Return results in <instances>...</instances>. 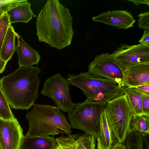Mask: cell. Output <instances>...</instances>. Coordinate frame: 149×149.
<instances>
[{
    "mask_svg": "<svg viewBox=\"0 0 149 149\" xmlns=\"http://www.w3.org/2000/svg\"><path fill=\"white\" fill-rule=\"evenodd\" d=\"M11 24L7 11L0 14V51L8 27Z\"/></svg>",
    "mask_w": 149,
    "mask_h": 149,
    "instance_id": "23",
    "label": "cell"
},
{
    "mask_svg": "<svg viewBox=\"0 0 149 149\" xmlns=\"http://www.w3.org/2000/svg\"><path fill=\"white\" fill-rule=\"evenodd\" d=\"M142 106L143 113L149 114V95L143 94Z\"/></svg>",
    "mask_w": 149,
    "mask_h": 149,
    "instance_id": "25",
    "label": "cell"
},
{
    "mask_svg": "<svg viewBox=\"0 0 149 149\" xmlns=\"http://www.w3.org/2000/svg\"><path fill=\"white\" fill-rule=\"evenodd\" d=\"M26 118L29 124L26 137L71 134V127L65 115L57 107L34 104Z\"/></svg>",
    "mask_w": 149,
    "mask_h": 149,
    "instance_id": "3",
    "label": "cell"
},
{
    "mask_svg": "<svg viewBox=\"0 0 149 149\" xmlns=\"http://www.w3.org/2000/svg\"><path fill=\"white\" fill-rule=\"evenodd\" d=\"M134 115L143 113L142 101L143 94L136 87H129L124 93Z\"/></svg>",
    "mask_w": 149,
    "mask_h": 149,
    "instance_id": "19",
    "label": "cell"
},
{
    "mask_svg": "<svg viewBox=\"0 0 149 149\" xmlns=\"http://www.w3.org/2000/svg\"><path fill=\"white\" fill-rule=\"evenodd\" d=\"M0 149H2V148H1V147L0 144Z\"/></svg>",
    "mask_w": 149,
    "mask_h": 149,
    "instance_id": "33",
    "label": "cell"
},
{
    "mask_svg": "<svg viewBox=\"0 0 149 149\" xmlns=\"http://www.w3.org/2000/svg\"><path fill=\"white\" fill-rule=\"evenodd\" d=\"M70 83L60 73L47 78L44 83L42 95L51 98L61 111L69 113L75 107L70 92Z\"/></svg>",
    "mask_w": 149,
    "mask_h": 149,
    "instance_id": "7",
    "label": "cell"
},
{
    "mask_svg": "<svg viewBox=\"0 0 149 149\" xmlns=\"http://www.w3.org/2000/svg\"><path fill=\"white\" fill-rule=\"evenodd\" d=\"M7 63L2 59L0 55V74L2 73L5 70Z\"/></svg>",
    "mask_w": 149,
    "mask_h": 149,
    "instance_id": "30",
    "label": "cell"
},
{
    "mask_svg": "<svg viewBox=\"0 0 149 149\" xmlns=\"http://www.w3.org/2000/svg\"><path fill=\"white\" fill-rule=\"evenodd\" d=\"M125 72V82L129 87L149 84V63L131 66L126 69Z\"/></svg>",
    "mask_w": 149,
    "mask_h": 149,
    "instance_id": "13",
    "label": "cell"
},
{
    "mask_svg": "<svg viewBox=\"0 0 149 149\" xmlns=\"http://www.w3.org/2000/svg\"><path fill=\"white\" fill-rule=\"evenodd\" d=\"M41 72L36 66H19L0 79V86L13 109L27 110L33 105L39 97Z\"/></svg>",
    "mask_w": 149,
    "mask_h": 149,
    "instance_id": "2",
    "label": "cell"
},
{
    "mask_svg": "<svg viewBox=\"0 0 149 149\" xmlns=\"http://www.w3.org/2000/svg\"><path fill=\"white\" fill-rule=\"evenodd\" d=\"M134 132L144 136L149 134V114L133 115L130 122L129 133Z\"/></svg>",
    "mask_w": 149,
    "mask_h": 149,
    "instance_id": "18",
    "label": "cell"
},
{
    "mask_svg": "<svg viewBox=\"0 0 149 149\" xmlns=\"http://www.w3.org/2000/svg\"><path fill=\"white\" fill-rule=\"evenodd\" d=\"M107 102L85 100L76 103L75 107L68 113L71 128L78 129L97 137L100 114Z\"/></svg>",
    "mask_w": 149,
    "mask_h": 149,
    "instance_id": "5",
    "label": "cell"
},
{
    "mask_svg": "<svg viewBox=\"0 0 149 149\" xmlns=\"http://www.w3.org/2000/svg\"><path fill=\"white\" fill-rule=\"evenodd\" d=\"M138 25L139 28L149 29V11L141 13L138 15Z\"/></svg>",
    "mask_w": 149,
    "mask_h": 149,
    "instance_id": "24",
    "label": "cell"
},
{
    "mask_svg": "<svg viewBox=\"0 0 149 149\" xmlns=\"http://www.w3.org/2000/svg\"><path fill=\"white\" fill-rule=\"evenodd\" d=\"M17 119H0V144L2 149H20L24 137Z\"/></svg>",
    "mask_w": 149,
    "mask_h": 149,
    "instance_id": "10",
    "label": "cell"
},
{
    "mask_svg": "<svg viewBox=\"0 0 149 149\" xmlns=\"http://www.w3.org/2000/svg\"><path fill=\"white\" fill-rule=\"evenodd\" d=\"M17 43L15 50L17 52L19 66L38 65L41 57L36 50L24 40L22 36L16 32Z\"/></svg>",
    "mask_w": 149,
    "mask_h": 149,
    "instance_id": "14",
    "label": "cell"
},
{
    "mask_svg": "<svg viewBox=\"0 0 149 149\" xmlns=\"http://www.w3.org/2000/svg\"><path fill=\"white\" fill-rule=\"evenodd\" d=\"M59 147L54 136L26 137L24 136L20 149H57Z\"/></svg>",
    "mask_w": 149,
    "mask_h": 149,
    "instance_id": "16",
    "label": "cell"
},
{
    "mask_svg": "<svg viewBox=\"0 0 149 149\" xmlns=\"http://www.w3.org/2000/svg\"><path fill=\"white\" fill-rule=\"evenodd\" d=\"M105 109L117 142L123 143L129 134L130 122L134 115L126 95L108 101Z\"/></svg>",
    "mask_w": 149,
    "mask_h": 149,
    "instance_id": "6",
    "label": "cell"
},
{
    "mask_svg": "<svg viewBox=\"0 0 149 149\" xmlns=\"http://www.w3.org/2000/svg\"><path fill=\"white\" fill-rule=\"evenodd\" d=\"M139 42L149 45V29L144 30L143 34Z\"/></svg>",
    "mask_w": 149,
    "mask_h": 149,
    "instance_id": "26",
    "label": "cell"
},
{
    "mask_svg": "<svg viewBox=\"0 0 149 149\" xmlns=\"http://www.w3.org/2000/svg\"><path fill=\"white\" fill-rule=\"evenodd\" d=\"M7 12L11 24L17 22L28 23L34 14L31 3L26 0L13 4Z\"/></svg>",
    "mask_w": 149,
    "mask_h": 149,
    "instance_id": "15",
    "label": "cell"
},
{
    "mask_svg": "<svg viewBox=\"0 0 149 149\" xmlns=\"http://www.w3.org/2000/svg\"><path fill=\"white\" fill-rule=\"evenodd\" d=\"M111 55L125 70L135 65L149 63V45L121 44Z\"/></svg>",
    "mask_w": 149,
    "mask_h": 149,
    "instance_id": "9",
    "label": "cell"
},
{
    "mask_svg": "<svg viewBox=\"0 0 149 149\" xmlns=\"http://www.w3.org/2000/svg\"><path fill=\"white\" fill-rule=\"evenodd\" d=\"M129 1H131L134 3L135 5L138 6L140 4H144L149 6V0H128Z\"/></svg>",
    "mask_w": 149,
    "mask_h": 149,
    "instance_id": "28",
    "label": "cell"
},
{
    "mask_svg": "<svg viewBox=\"0 0 149 149\" xmlns=\"http://www.w3.org/2000/svg\"><path fill=\"white\" fill-rule=\"evenodd\" d=\"M144 142L145 143V149H149V134L144 136Z\"/></svg>",
    "mask_w": 149,
    "mask_h": 149,
    "instance_id": "31",
    "label": "cell"
},
{
    "mask_svg": "<svg viewBox=\"0 0 149 149\" xmlns=\"http://www.w3.org/2000/svg\"><path fill=\"white\" fill-rule=\"evenodd\" d=\"M96 139L97 149H111L117 142L109 125L105 108L100 115L98 131Z\"/></svg>",
    "mask_w": 149,
    "mask_h": 149,
    "instance_id": "12",
    "label": "cell"
},
{
    "mask_svg": "<svg viewBox=\"0 0 149 149\" xmlns=\"http://www.w3.org/2000/svg\"><path fill=\"white\" fill-rule=\"evenodd\" d=\"M16 32L13 27L10 24L8 29L0 51L1 58L6 63L11 58L15 51Z\"/></svg>",
    "mask_w": 149,
    "mask_h": 149,
    "instance_id": "17",
    "label": "cell"
},
{
    "mask_svg": "<svg viewBox=\"0 0 149 149\" xmlns=\"http://www.w3.org/2000/svg\"><path fill=\"white\" fill-rule=\"evenodd\" d=\"M92 19L94 21L125 29L132 27L136 22L131 13L121 10L103 12L93 17Z\"/></svg>",
    "mask_w": 149,
    "mask_h": 149,
    "instance_id": "11",
    "label": "cell"
},
{
    "mask_svg": "<svg viewBox=\"0 0 149 149\" xmlns=\"http://www.w3.org/2000/svg\"><path fill=\"white\" fill-rule=\"evenodd\" d=\"M111 149H126L123 143L116 142L112 146Z\"/></svg>",
    "mask_w": 149,
    "mask_h": 149,
    "instance_id": "29",
    "label": "cell"
},
{
    "mask_svg": "<svg viewBox=\"0 0 149 149\" xmlns=\"http://www.w3.org/2000/svg\"><path fill=\"white\" fill-rule=\"evenodd\" d=\"M69 9L58 0H49L38 15L37 32L39 41L61 50L71 44L74 34Z\"/></svg>",
    "mask_w": 149,
    "mask_h": 149,
    "instance_id": "1",
    "label": "cell"
},
{
    "mask_svg": "<svg viewBox=\"0 0 149 149\" xmlns=\"http://www.w3.org/2000/svg\"><path fill=\"white\" fill-rule=\"evenodd\" d=\"M67 79L70 85L80 88L86 97V100L105 102L124 94L127 86H120L113 81L88 72L70 74Z\"/></svg>",
    "mask_w": 149,
    "mask_h": 149,
    "instance_id": "4",
    "label": "cell"
},
{
    "mask_svg": "<svg viewBox=\"0 0 149 149\" xmlns=\"http://www.w3.org/2000/svg\"><path fill=\"white\" fill-rule=\"evenodd\" d=\"M56 139L62 149H77V134L67 135Z\"/></svg>",
    "mask_w": 149,
    "mask_h": 149,
    "instance_id": "22",
    "label": "cell"
},
{
    "mask_svg": "<svg viewBox=\"0 0 149 149\" xmlns=\"http://www.w3.org/2000/svg\"><path fill=\"white\" fill-rule=\"evenodd\" d=\"M144 135L134 132L129 133L123 144L126 149H144Z\"/></svg>",
    "mask_w": 149,
    "mask_h": 149,
    "instance_id": "20",
    "label": "cell"
},
{
    "mask_svg": "<svg viewBox=\"0 0 149 149\" xmlns=\"http://www.w3.org/2000/svg\"><path fill=\"white\" fill-rule=\"evenodd\" d=\"M136 87L143 94L149 95V84L141 85Z\"/></svg>",
    "mask_w": 149,
    "mask_h": 149,
    "instance_id": "27",
    "label": "cell"
},
{
    "mask_svg": "<svg viewBox=\"0 0 149 149\" xmlns=\"http://www.w3.org/2000/svg\"><path fill=\"white\" fill-rule=\"evenodd\" d=\"M57 149H62L61 148V147H59V148H58Z\"/></svg>",
    "mask_w": 149,
    "mask_h": 149,
    "instance_id": "32",
    "label": "cell"
},
{
    "mask_svg": "<svg viewBox=\"0 0 149 149\" xmlns=\"http://www.w3.org/2000/svg\"><path fill=\"white\" fill-rule=\"evenodd\" d=\"M125 71V69L107 52L96 55L89 64L88 72L110 79L119 86H127Z\"/></svg>",
    "mask_w": 149,
    "mask_h": 149,
    "instance_id": "8",
    "label": "cell"
},
{
    "mask_svg": "<svg viewBox=\"0 0 149 149\" xmlns=\"http://www.w3.org/2000/svg\"><path fill=\"white\" fill-rule=\"evenodd\" d=\"M15 118L10 108L7 98L0 86V119L11 120Z\"/></svg>",
    "mask_w": 149,
    "mask_h": 149,
    "instance_id": "21",
    "label": "cell"
}]
</instances>
